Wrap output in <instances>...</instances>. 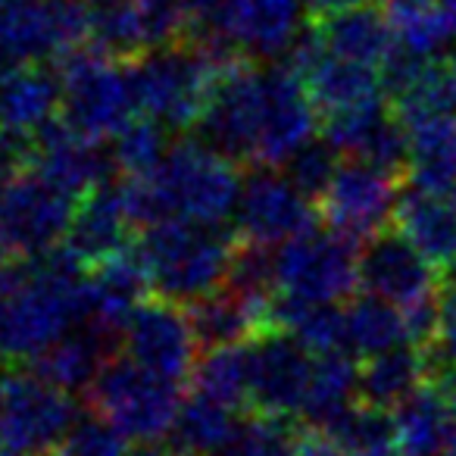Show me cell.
I'll use <instances>...</instances> for the list:
<instances>
[{
	"label": "cell",
	"mask_w": 456,
	"mask_h": 456,
	"mask_svg": "<svg viewBox=\"0 0 456 456\" xmlns=\"http://www.w3.org/2000/svg\"><path fill=\"white\" fill-rule=\"evenodd\" d=\"M241 188L238 163L213 151L207 141L191 138L172 144L151 175L122 178L128 213L134 225L144 228L169 219L222 225L235 213Z\"/></svg>",
	"instance_id": "cell-2"
},
{
	"label": "cell",
	"mask_w": 456,
	"mask_h": 456,
	"mask_svg": "<svg viewBox=\"0 0 456 456\" xmlns=\"http://www.w3.org/2000/svg\"><path fill=\"white\" fill-rule=\"evenodd\" d=\"M38 456H63V453H38Z\"/></svg>",
	"instance_id": "cell-48"
},
{
	"label": "cell",
	"mask_w": 456,
	"mask_h": 456,
	"mask_svg": "<svg viewBox=\"0 0 456 456\" xmlns=\"http://www.w3.org/2000/svg\"><path fill=\"white\" fill-rule=\"evenodd\" d=\"M132 456H182L175 447H159V444H144L141 450H134Z\"/></svg>",
	"instance_id": "cell-44"
},
{
	"label": "cell",
	"mask_w": 456,
	"mask_h": 456,
	"mask_svg": "<svg viewBox=\"0 0 456 456\" xmlns=\"http://www.w3.org/2000/svg\"><path fill=\"white\" fill-rule=\"evenodd\" d=\"M151 279L138 248L88 273V325L110 338H122L128 316L147 300Z\"/></svg>",
	"instance_id": "cell-22"
},
{
	"label": "cell",
	"mask_w": 456,
	"mask_h": 456,
	"mask_svg": "<svg viewBox=\"0 0 456 456\" xmlns=\"http://www.w3.org/2000/svg\"><path fill=\"white\" fill-rule=\"evenodd\" d=\"M263 119H266V69L248 60L222 76L197 128L222 157L238 166H254Z\"/></svg>",
	"instance_id": "cell-11"
},
{
	"label": "cell",
	"mask_w": 456,
	"mask_h": 456,
	"mask_svg": "<svg viewBox=\"0 0 456 456\" xmlns=\"http://www.w3.org/2000/svg\"><path fill=\"white\" fill-rule=\"evenodd\" d=\"M63 107V85L60 72H51L45 63L20 66L0 76V132L35 138L41 128L60 119Z\"/></svg>",
	"instance_id": "cell-21"
},
{
	"label": "cell",
	"mask_w": 456,
	"mask_h": 456,
	"mask_svg": "<svg viewBox=\"0 0 456 456\" xmlns=\"http://www.w3.org/2000/svg\"><path fill=\"white\" fill-rule=\"evenodd\" d=\"M132 232L134 219L128 213L122 182H107L76 203V216H72L69 235H66V250L91 273V269L128 254L134 248Z\"/></svg>",
	"instance_id": "cell-20"
},
{
	"label": "cell",
	"mask_w": 456,
	"mask_h": 456,
	"mask_svg": "<svg viewBox=\"0 0 456 456\" xmlns=\"http://www.w3.org/2000/svg\"><path fill=\"white\" fill-rule=\"evenodd\" d=\"M441 275L400 232H381L360 248V291L406 306L437 297Z\"/></svg>",
	"instance_id": "cell-18"
},
{
	"label": "cell",
	"mask_w": 456,
	"mask_h": 456,
	"mask_svg": "<svg viewBox=\"0 0 456 456\" xmlns=\"http://www.w3.org/2000/svg\"><path fill=\"white\" fill-rule=\"evenodd\" d=\"M13 256H16V250H13V244H10V238H7V228H4V222H0V275L13 266Z\"/></svg>",
	"instance_id": "cell-43"
},
{
	"label": "cell",
	"mask_w": 456,
	"mask_h": 456,
	"mask_svg": "<svg viewBox=\"0 0 456 456\" xmlns=\"http://www.w3.org/2000/svg\"><path fill=\"white\" fill-rule=\"evenodd\" d=\"M288 66L300 76L310 101L316 103L319 119L350 107H362V103L385 101L381 72L372 69V66L329 53L319 45L313 26L306 32H300V38L294 41Z\"/></svg>",
	"instance_id": "cell-16"
},
{
	"label": "cell",
	"mask_w": 456,
	"mask_h": 456,
	"mask_svg": "<svg viewBox=\"0 0 456 456\" xmlns=\"http://www.w3.org/2000/svg\"><path fill=\"white\" fill-rule=\"evenodd\" d=\"M76 203L78 200L57 191L38 172H26L7 188H0V222L7 228L16 256L28 260L57 250V244L69 235Z\"/></svg>",
	"instance_id": "cell-14"
},
{
	"label": "cell",
	"mask_w": 456,
	"mask_h": 456,
	"mask_svg": "<svg viewBox=\"0 0 456 456\" xmlns=\"http://www.w3.org/2000/svg\"><path fill=\"white\" fill-rule=\"evenodd\" d=\"M322 431H329L350 456H400V437H397L394 412L366 403V400H354Z\"/></svg>",
	"instance_id": "cell-33"
},
{
	"label": "cell",
	"mask_w": 456,
	"mask_h": 456,
	"mask_svg": "<svg viewBox=\"0 0 456 456\" xmlns=\"http://www.w3.org/2000/svg\"><path fill=\"white\" fill-rule=\"evenodd\" d=\"M241 63H248V57L191 38L144 53L128 63L141 116L159 122L166 132L200 126L216 85Z\"/></svg>",
	"instance_id": "cell-3"
},
{
	"label": "cell",
	"mask_w": 456,
	"mask_h": 456,
	"mask_svg": "<svg viewBox=\"0 0 456 456\" xmlns=\"http://www.w3.org/2000/svg\"><path fill=\"white\" fill-rule=\"evenodd\" d=\"M238 244L235 232L222 225L169 219L147 228L134 248L157 297L194 304L225 288Z\"/></svg>",
	"instance_id": "cell-4"
},
{
	"label": "cell",
	"mask_w": 456,
	"mask_h": 456,
	"mask_svg": "<svg viewBox=\"0 0 456 456\" xmlns=\"http://www.w3.org/2000/svg\"><path fill=\"white\" fill-rule=\"evenodd\" d=\"M0 456H16V453H13V450L4 447V444H0Z\"/></svg>",
	"instance_id": "cell-47"
},
{
	"label": "cell",
	"mask_w": 456,
	"mask_h": 456,
	"mask_svg": "<svg viewBox=\"0 0 456 456\" xmlns=\"http://www.w3.org/2000/svg\"><path fill=\"white\" fill-rule=\"evenodd\" d=\"M63 456H132L128 437L103 416H82L63 437Z\"/></svg>",
	"instance_id": "cell-38"
},
{
	"label": "cell",
	"mask_w": 456,
	"mask_h": 456,
	"mask_svg": "<svg viewBox=\"0 0 456 456\" xmlns=\"http://www.w3.org/2000/svg\"><path fill=\"white\" fill-rule=\"evenodd\" d=\"M450 197H453V200H456V191H453V194H450Z\"/></svg>",
	"instance_id": "cell-49"
},
{
	"label": "cell",
	"mask_w": 456,
	"mask_h": 456,
	"mask_svg": "<svg viewBox=\"0 0 456 456\" xmlns=\"http://www.w3.org/2000/svg\"><path fill=\"white\" fill-rule=\"evenodd\" d=\"M316 356L285 331L250 341V410L273 416H304Z\"/></svg>",
	"instance_id": "cell-17"
},
{
	"label": "cell",
	"mask_w": 456,
	"mask_h": 456,
	"mask_svg": "<svg viewBox=\"0 0 456 456\" xmlns=\"http://www.w3.org/2000/svg\"><path fill=\"white\" fill-rule=\"evenodd\" d=\"M88 400L97 416L141 444H157L172 435L184 397L178 381H169L128 356L107 360L88 387Z\"/></svg>",
	"instance_id": "cell-6"
},
{
	"label": "cell",
	"mask_w": 456,
	"mask_h": 456,
	"mask_svg": "<svg viewBox=\"0 0 456 456\" xmlns=\"http://www.w3.org/2000/svg\"><path fill=\"white\" fill-rule=\"evenodd\" d=\"M297 425L288 416L273 412H250L241 419L222 456H294L297 447Z\"/></svg>",
	"instance_id": "cell-35"
},
{
	"label": "cell",
	"mask_w": 456,
	"mask_h": 456,
	"mask_svg": "<svg viewBox=\"0 0 456 456\" xmlns=\"http://www.w3.org/2000/svg\"><path fill=\"white\" fill-rule=\"evenodd\" d=\"M344 322H347L350 354L362 356V360L400 347V344H410L403 310L381 297H372V294L350 297L344 306Z\"/></svg>",
	"instance_id": "cell-31"
},
{
	"label": "cell",
	"mask_w": 456,
	"mask_h": 456,
	"mask_svg": "<svg viewBox=\"0 0 456 456\" xmlns=\"http://www.w3.org/2000/svg\"><path fill=\"white\" fill-rule=\"evenodd\" d=\"M375 0H304V7L310 10L313 20H322V16H335L344 10H356V7H369Z\"/></svg>",
	"instance_id": "cell-42"
},
{
	"label": "cell",
	"mask_w": 456,
	"mask_h": 456,
	"mask_svg": "<svg viewBox=\"0 0 456 456\" xmlns=\"http://www.w3.org/2000/svg\"><path fill=\"white\" fill-rule=\"evenodd\" d=\"M32 141V172H38L45 182H51L63 194H69L72 200H82L91 191L107 184L110 169H116L113 153L103 151V141H91L85 134L72 132L63 119H53Z\"/></svg>",
	"instance_id": "cell-19"
},
{
	"label": "cell",
	"mask_w": 456,
	"mask_h": 456,
	"mask_svg": "<svg viewBox=\"0 0 456 456\" xmlns=\"http://www.w3.org/2000/svg\"><path fill=\"white\" fill-rule=\"evenodd\" d=\"M400 456H453L456 412L444 385L428 381L394 410Z\"/></svg>",
	"instance_id": "cell-24"
},
{
	"label": "cell",
	"mask_w": 456,
	"mask_h": 456,
	"mask_svg": "<svg viewBox=\"0 0 456 456\" xmlns=\"http://www.w3.org/2000/svg\"><path fill=\"white\" fill-rule=\"evenodd\" d=\"M122 350L132 362L182 385L197 366V335L182 304L147 297L122 329Z\"/></svg>",
	"instance_id": "cell-13"
},
{
	"label": "cell",
	"mask_w": 456,
	"mask_h": 456,
	"mask_svg": "<svg viewBox=\"0 0 456 456\" xmlns=\"http://www.w3.org/2000/svg\"><path fill=\"white\" fill-rule=\"evenodd\" d=\"M316 228L310 200L291 184L288 175L273 169H256L244 178L235 207V235L248 244H285Z\"/></svg>",
	"instance_id": "cell-15"
},
{
	"label": "cell",
	"mask_w": 456,
	"mask_h": 456,
	"mask_svg": "<svg viewBox=\"0 0 456 456\" xmlns=\"http://www.w3.org/2000/svg\"><path fill=\"white\" fill-rule=\"evenodd\" d=\"M166 128L159 122L138 116L132 126H126L113 138V163L122 178H144L163 163L166 157Z\"/></svg>",
	"instance_id": "cell-36"
},
{
	"label": "cell",
	"mask_w": 456,
	"mask_h": 456,
	"mask_svg": "<svg viewBox=\"0 0 456 456\" xmlns=\"http://www.w3.org/2000/svg\"><path fill=\"white\" fill-rule=\"evenodd\" d=\"M431 381V366L425 347L400 344L385 354L362 360L360 366V400L381 410H397L406 397Z\"/></svg>",
	"instance_id": "cell-27"
},
{
	"label": "cell",
	"mask_w": 456,
	"mask_h": 456,
	"mask_svg": "<svg viewBox=\"0 0 456 456\" xmlns=\"http://www.w3.org/2000/svg\"><path fill=\"white\" fill-rule=\"evenodd\" d=\"M294 456H350L329 431L322 428H310L297 435V447H294Z\"/></svg>",
	"instance_id": "cell-41"
},
{
	"label": "cell",
	"mask_w": 456,
	"mask_h": 456,
	"mask_svg": "<svg viewBox=\"0 0 456 456\" xmlns=\"http://www.w3.org/2000/svg\"><path fill=\"white\" fill-rule=\"evenodd\" d=\"M385 16L397 45L422 57H435L456 41V10L447 0H387Z\"/></svg>",
	"instance_id": "cell-29"
},
{
	"label": "cell",
	"mask_w": 456,
	"mask_h": 456,
	"mask_svg": "<svg viewBox=\"0 0 456 456\" xmlns=\"http://www.w3.org/2000/svg\"><path fill=\"white\" fill-rule=\"evenodd\" d=\"M400 182L381 169L366 163H344L338 175L331 178L329 191L319 197V213L325 228L344 235L354 244H366L385 232L387 222H394V209L400 200Z\"/></svg>",
	"instance_id": "cell-12"
},
{
	"label": "cell",
	"mask_w": 456,
	"mask_h": 456,
	"mask_svg": "<svg viewBox=\"0 0 456 456\" xmlns=\"http://www.w3.org/2000/svg\"><path fill=\"white\" fill-rule=\"evenodd\" d=\"M88 45L85 0H0V76Z\"/></svg>",
	"instance_id": "cell-8"
},
{
	"label": "cell",
	"mask_w": 456,
	"mask_h": 456,
	"mask_svg": "<svg viewBox=\"0 0 456 456\" xmlns=\"http://www.w3.org/2000/svg\"><path fill=\"white\" fill-rule=\"evenodd\" d=\"M69 394L28 366L0 360V444L16 456L51 453L76 422Z\"/></svg>",
	"instance_id": "cell-9"
},
{
	"label": "cell",
	"mask_w": 456,
	"mask_h": 456,
	"mask_svg": "<svg viewBox=\"0 0 456 456\" xmlns=\"http://www.w3.org/2000/svg\"><path fill=\"white\" fill-rule=\"evenodd\" d=\"M304 0H191V41L241 57H275L300 38Z\"/></svg>",
	"instance_id": "cell-7"
},
{
	"label": "cell",
	"mask_w": 456,
	"mask_h": 456,
	"mask_svg": "<svg viewBox=\"0 0 456 456\" xmlns=\"http://www.w3.org/2000/svg\"><path fill=\"white\" fill-rule=\"evenodd\" d=\"M412 184L453 194L456 191V119L431 122V126L412 128Z\"/></svg>",
	"instance_id": "cell-34"
},
{
	"label": "cell",
	"mask_w": 456,
	"mask_h": 456,
	"mask_svg": "<svg viewBox=\"0 0 456 456\" xmlns=\"http://www.w3.org/2000/svg\"><path fill=\"white\" fill-rule=\"evenodd\" d=\"M394 228L431 263L444 269L456 256V200L441 191L412 184L400 194Z\"/></svg>",
	"instance_id": "cell-23"
},
{
	"label": "cell",
	"mask_w": 456,
	"mask_h": 456,
	"mask_svg": "<svg viewBox=\"0 0 456 456\" xmlns=\"http://www.w3.org/2000/svg\"><path fill=\"white\" fill-rule=\"evenodd\" d=\"M191 391L232 406H250V344L207 350L191 372Z\"/></svg>",
	"instance_id": "cell-32"
},
{
	"label": "cell",
	"mask_w": 456,
	"mask_h": 456,
	"mask_svg": "<svg viewBox=\"0 0 456 456\" xmlns=\"http://www.w3.org/2000/svg\"><path fill=\"white\" fill-rule=\"evenodd\" d=\"M63 107L60 119L91 141H110L141 116L132 72L94 47H78L60 60Z\"/></svg>",
	"instance_id": "cell-5"
},
{
	"label": "cell",
	"mask_w": 456,
	"mask_h": 456,
	"mask_svg": "<svg viewBox=\"0 0 456 456\" xmlns=\"http://www.w3.org/2000/svg\"><path fill=\"white\" fill-rule=\"evenodd\" d=\"M85 322L88 269L66 248L13 263L0 275V360H35Z\"/></svg>",
	"instance_id": "cell-1"
},
{
	"label": "cell",
	"mask_w": 456,
	"mask_h": 456,
	"mask_svg": "<svg viewBox=\"0 0 456 456\" xmlns=\"http://www.w3.org/2000/svg\"><path fill=\"white\" fill-rule=\"evenodd\" d=\"M391 103L406 132L431 122L456 119V53L428 57L419 76Z\"/></svg>",
	"instance_id": "cell-28"
},
{
	"label": "cell",
	"mask_w": 456,
	"mask_h": 456,
	"mask_svg": "<svg viewBox=\"0 0 456 456\" xmlns=\"http://www.w3.org/2000/svg\"><path fill=\"white\" fill-rule=\"evenodd\" d=\"M235 428L238 419L232 416V406L191 391V397H184L182 410H178L172 447L182 456H222Z\"/></svg>",
	"instance_id": "cell-30"
},
{
	"label": "cell",
	"mask_w": 456,
	"mask_h": 456,
	"mask_svg": "<svg viewBox=\"0 0 456 456\" xmlns=\"http://www.w3.org/2000/svg\"><path fill=\"white\" fill-rule=\"evenodd\" d=\"M35 163V141L22 134H4L0 132V188L32 172Z\"/></svg>",
	"instance_id": "cell-40"
},
{
	"label": "cell",
	"mask_w": 456,
	"mask_h": 456,
	"mask_svg": "<svg viewBox=\"0 0 456 456\" xmlns=\"http://www.w3.org/2000/svg\"><path fill=\"white\" fill-rule=\"evenodd\" d=\"M110 341L113 338L85 322L60 341H53L47 350H41L35 360H28V369L66 394L88 391L94 385L97 372L103 369V362H107Z\"/></svg>",
	"instance_id": "cell-26"
},
{
	"label": "cell",
	"mask_w": 456,
	"mask_h": 456,
	"mask_svg": "<svg viewBox=\"0 0 456 456\" xmlns=\"http://www.w3.org/2000/svg\"><path fill=\"white\" fill-rule=\"evenodd\" d=\"M275 285L300 304H341L360 288V244L310 228L275 250Z\"/></svg>",
	"instance_id": "cell-10"
},
{
	"label": "cell",
	"mask_w": 456,
	"mask_h": 456,
	"mask_svg": "<svg viewBox=\"0 0 456 456\" xmlns=\"http://www.w3.org/2000/svg\"><path fill=\"white\" fill-rule=\"evenodd\" d=\"M441 288L444 291H456V256L441 269Z\"/></svg>",
	"instance_id": "cell-45"
},
{
	"label": "cell",
	"mask_w": 456,
	"mask_h": 456,
	"mask_svg": "<svg viewBox=\"0 0 456 456\" xmlns=\"http://www.w3.org/2000/svg\"><path fill=\"white\" fill-rule=\"evenodd\" d=\"M313 32H316L319 45L329 53L354 60V63L362 66H372L379 72L385 66V60L391 57V51L397 47L391 22H387V16L375 4L313 20Z\"/></svg>",
	"instance_id": "cell-25"
},
{
	"label": "cell",
	"mask_w": 456,
	"mask_h": 456,
	"mask_svg": "<svg viewBox=\"0 0 456 456\" xmlns=\"http://www.w3.org/2000/svg\"><path fill=\"white\" fill-rule=\"evenodd\" d=\"M425 354H428L431 381L447 385L456 375V291H444L437 338H435V344L425 347Z\"/></svg>",
	"instance_id": "cell-39"
},
{
	"label": "cell",
	"mask_w": 456,
	"mask_h": 456,
	"mask_svg": "<svg viewBox=\"0 0 456 456\" xmlns=\"http://www.w3.org/2000/svg\"><path fill=\"white\" fill-rule=\"evenodd\" d=\"M444 387H447V394H450V403H453V412H456V375H453V379H450Z\"/></svg>",
	"instance_id": "cell-46"
},
{
	"label": "cell",
	"mask_w": 456,
	"mask_h": 456,
	"mask_svg": "<svg viewBox=\"0 0 456 456\" xmlns=\"http://www.w3.org/2000/svg\"><path fill=\"white\" fill-rule=\"evenodd\" d=\"M338 151L329 141H310L306 147H300L291 159L285 163V175L291 178V184L306 197L316 200L329 191L331 178L338 175Z\"/></svg>",
	"instance_id": "cell-37"
}]
</instances>
